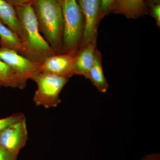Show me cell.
Segmentation results:
<instances>
[{
    "instance_id": "2e32d148",
    "label": "cell",
    "mask_w": 160,
    "mask_h": 160,
    "mask_svg": "<svg viewBox=\"0 0 160 160\" xmlns=\"http://www.w3.org/2000/svg\"><path fill=\"white\" fill-rule=\"evenodd\" d=\"M116 0H100L99 18L103 17L111 10Z\"/></svg>"
},
{
    "instance_id": "e0dca14e",
    "label": "cell",
    "mask_w": 160,
    "mask_h": 160,
    "mask_svg": "<svg viewBox=\"0 0 160 160\" xmlns=\"http://www.w3.org/2000/svg\"><path fill=\"white\" fill-rule=\"evenodd\" d=\"M18 157L6 150L0 144V160H17Z\"/></svg>"
},
{
    "instance_id": "52a82bcc",
    "label": "cell",
    "mask_w": 160,
    "mask_h": 160,
    "mask_svg": "<svg viewBox=\"0 0 160 160\" xmlns=\"http://www.w3.org/2000/svg\"><path fill=\"white\" fill-rule=\"evenodd\" d=\"M84 19L82 45L83 47L94 42L99 19L100 0H78Z\"/></svg>"
},
{
    "instance_id": "9c48e42d",
    "label": "cell",
    "mask_w": 160,
    "mask_h": 160,
    "mask_svg": "<svg viewBox=\"0 0 160 160\" xmlns=\"http://www.w3.org/2000/svg\"><path fill=\"white\" fill-rule=\"evenodd\" d=\"M94 42L83 47L76 54L72 75L83 76L88 79L89 71L94 64L97 50Z\"/></svg>"
},
{
    "instance_id": "ffe728a7",
    "label": "cell",
    "mask_w": 160,
    "mask_h": 160,
    "mask_svg": "<svg viewBox=\"0 0 160 160\" xmlns=\"http://www.w3.org/2000/svg\"><path fill=\"white\" fill-rule=\"evenodd\" d=\"M140 160H160V154L158 153L147 154Z\"/></svg>"
},
{
    "instance_id": "277c9868",
    "label": "cell",
    "mask_w": 160,
    "mask_h": 160,
    "mask_svg": "<svg viewBox=\"0 0 160 160\" xmlns=\"http://www.w3.org/2000/svg\"><path fill=\"white\" fill-rule=\"evenodd\" d=\"M69 78L51 73L40 72L32 80L38 86L33 96V102L36 106L46 109L57 107L61 102L59 95Z\"/></svg>"
},
{
    "instance_id": "d6986e66",
    "label": "cell",
    "mask_w": 160,
    "mask_h": 160,
    "mask_svg": "<svg viewBox=\"0 0 160 160\" xmlns=\"http://www.w3.org/2000/svg\"><path fill=\"white\" fill-rule=\"evenodd\" d=\"M6 1L14 7H16V6H21L24 4L32 3L34 0H6Z\"/></svg>"
},
{
    "instance_id": "30bf717a",
    "label": "cell",
    "mask_w": 160,
    "mask_h": 160,
    "mask_svg": "<svg viewBox=\"0 0 160 160\" xmlns=\"http://www.w3.org/2000/svg\"><path fill=\"white\" fill-rule=\"evenodd\" d=\"M0 21L16 33L22 41L23 30L15 7L6 0H0Z\"/></svg>"
},
{
    "instance_id": "7c38bea8",
    "label": "cell",
    "mask_w": 160,
    "mask_h": 160,
    "mask_svg": "<svg viewBox=\"0 0 160 160\" xmlns=\"http://www.w3.org/2000/svg\"><path fill=\"white\" fill-rule=\"evenodd\" d=\"M0 46L12 49L20 54L28 58L24 44L19 37L1 21H0Z\"/></svg>"
},
{
    "instance_id": "7402d4cb",
    "label": "cell",
    "mask_w": 160,
    "mask_h": 160,
    "mask_svg": "<svg viewBox=\"0 0 160 160\" xmlns=\"http://www.w3.org/2000/svg\"><path fill=\"white\" fill-rule=\"evenodd\" d=\"M2 85H1V83H0V92H1V87H2Z\"/></svg>"
},
{
    "instance_id": "9a60e30c",
    "label": "cell",
    "mask_w": 160,
    "mask_h": 160,
    "mask_svg": "<svg viewBox=\"0 0 160 160\" xmlns=\"http://www.w3.org/2000/svg\"><path fill=\"white\" fill-rule=\"evenodd\" d=\"M24 117H25V115L23 113H17L10 116L0 119V132Z\"/></svg>"
},
{
    "instance_id": "4fadbf2b",
    "label": "cell",
    "mask_w": 160,
    "mask_h": 160,
    "mask_svg": "<svg viewBox=\"0 0 160 160\" xmlns=\"http://www.w3.org/2000/svg\"><path fill=\"white\" fill-rule=\"evenodd\" d=\"M27 83V80L21 77L0 59V83L2 86L22 89Z\"/></svg>"
},
{
    "instance_id": "3957f363",
    "label": "cell",
    "mask_w": 160,
    "mask_h": 160,
    "mask_svg": "<svg viewBox=\"0 0 160 160\" xmlns=\"http://www.w3.org/2000/svg\"><path fill=\"white\" fill-rule=\"evenodd\" d=\"M62 7L64 22L63 46L66 52L75 54L84 33L82 12L76 0H66Z\"/></svg>"
},
{
    "instance_id": "8fae6325",
    "label": "cell",
    "mask_w": 160,
    "mask_h": 160,
    "mask_svg": "<svg viewBox=\"0 0 160 160\" xmlns=\"http://www.w3.org/2000/svg\"><path fill=\"white\" fill-rule=\"evenodd\" d=\"M111 10L129 18H137L145 14L144 0H116Z\"/></svg>"
},
{
    "instance_id": "6da1fadb",
    "label": "cell",
    "mask_w": 160,
    "mask_h": 160,
    "mask_svg": "<svg viewBox=\"0 0 160 160\" xmlns=\"http://www.w3.org/2000/svg\"><path fill=\"white\" fill-rule=\"evenodd\" d=\"M40 31L56 54L65 53L62 5L57 0H34L32 3Z\"/></svg>"
},
{
    "instance_id": "44dd1931",
    "label": "cell",
    "mask_w": 160,
    "mask_h": 160,
    "mask_svg": "<svg viewBox=\"0 0 160 160\" xmlns=\"http://www.w3.org/2000/svg\"><path fill=\"white\" fill-rule=\"evenodd\" d=\"M58 2L59 3L61 4V5L64 3V2H65L66 0H57Z\"/></svg>"
},
{
    "instance_id": "8992f818",
    "label": "cell",
    "mask_w": 160,
    "mask_h": 160,
    "mask_svg": "<svg viewBox=\"0 0 160 160\" xmlns=\"http://www.w3.org/2000/svg\"><path fill=\"white\" fill-rule=\"evenodd\" d=\"M28 139L25 117L0 132V144L7 151L18 155Z\"/></svg>"
},
{
    "instance_id": "7a4b0ae2",
    "label": "cell",
    "mask_w": 160,
    "mask_h": 160,
    "mask_svg": "<svg viewBox=\"0 0 160 160\" xmlns=\"http://www.w3.org/2000/svg\"><path fill=\"white\" fill-rule=\"evenodd\" d=\"M15 7L22 29V42L27 57L42 64L47 58L56 53L40 33L32 3Z\"/></svg>"
},
{
    "instance_id": "ba28073f",
    "label": "cell",
    "mask_w": 160,
    "mask_h": 160,
    "mask_svg": "<svg viewBox=\"0 0 160 160\" xmlns=\"http://www.w3.org/2000/svg\"><path fill=\"white\" fill-rule=\"evenodd\" d=\"M76 54L65 52L47 58L41 64L40 72L51 73L69 79L73 76Z\"/></svg>"
},
{
    "instance_id": "603a6c76",
    "label": "cell",
    "mask_w": 160,
    "mask_h": 160,
    "mask_svg": "<svg viewBox=\"0 0 160 160\" xmlns=\"http://www.w3.org/2000/svg\"><path fill=\"white\" fill-rule=\"evenodd\" d=\"M155 1H156V0H155ZM157 1L158 2V0H157Z\"/></svg>"
},
{
    "instance_id": "5b68a950",
    "label": "cell",
    "mask_w": 160,
    "mask_h": 160,
    "mask_svg": "<svg viewBox=\"0 0 160 160\" xmlns=\"http://www.w3.org/2000/svg\"><path fill=\"white\" fill-rule=\"evenodd\" d=\"M0 59L17 74L28 81L40 72L41 64L20 54L12 49L0 46Z\"/></svg>"
},
{
    "instance_id": "ac0fdd59",
    "label": "cell",
    "mask_w": 160,
    "mask_h": 160,
    "mask_svg": "<svg viewBox=\"0 0 160 160\" xmlns=\"http://www.w3.org/2000/svg\"><path fill=\"white\" fill-rule=\"evenodd\" d=\"M152 14L155 19L157 21L158 25H160V6L158 3L155 4L152 7Z\"/></svg>"
},
{
    "instance_id": "5bb4252c",
    "label": "cell",
    "mask_w": 160,
    "mask_h": 160,
    "mask_svg": "<svg viewBox=\"0 0 160 160\" xmlns=\"http://www.w3.org/2000/svg\"><path fill=\"white\" fill-rule=\"evenodd\" d=\"M88 79L91 81L100 92L105 93L107 91L109 84L104 76L101 57L97 50L94 64L89 71Z\"/></svg>"
}]
</instances>
